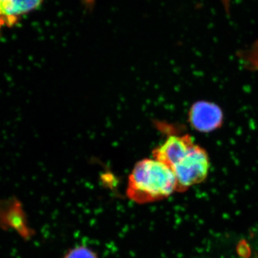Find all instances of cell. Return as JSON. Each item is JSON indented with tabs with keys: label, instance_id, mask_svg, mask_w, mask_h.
<instances>
[{
	"label": "cell",
	"instance_id": "2",
	"mask_svg": "<svg viewBox=\"0 0 258 258\" xmlns=\"http://www.w3.org/2000/svg\"><path fill=\"white\" fill-rule=\"evenodd\" d=\"M210 166L206 150L195 144L187 154L170 168L175 175L177 191H184L203 182L208 176Z\"/></svg>",
	"mask_w": 258,
	"mask_h": 258
},
{
	"label": "cell",
	"instance_id": "3",
	"mask_svg": "<svg viewBox=\"0 0 258 258\" xmlns=\"http://www.w3.org/2000/svg\"><path fill=\"white\" fill-rule=\"evenodd\" d=\"M189 120L195 130L209 133L221 126L223 123V113L215 103L200 101L190 108Z\"/></svg>",
	"mask_w": 258,
	"mask_h": 258
},
{
	"label": "cell",
	"instance_id": "1",
	"mask_svg": "<svg viewBox=\"0 0 258 258\" xmlns=\"http://www.w3.org/2000/svg\"><path fill=\"white\" fill-rule=\"evenodd\" d=\"M177 191V182L172 170L155 159L139 161L128 178L126 195L139 204L164 200Z\"/></svg>",
	"mask_w": 258,
	"mask_h": 258
},
{
	"label": "cell",
	"instance_id": "4",
	"mask_svg": "<svg viewBox=\"0 0 258 258\" xmlns=\"http://www.w3.org/2000/svg\"><path fill=\"white\" fill-rule=\"evenodd\" d=\"M189 134L169 136L167 139L153 152L154 159L164 163L171 168L175 163L189 152L195 145Z\"/></svg>",
	"mask_w": 258,
	"mask_h": 258
},
{
	"label": "cell",
	"instance_id": "6",
	"mask_svg": "<svg viewBox=\"0 0 258 258\" xmlns=\"http://www.w3.org/2000/svg\"><path fill=\"white\" fill-rule=\"evenodd\" d=\"M64 258H98L91 249L83 246L71 249Z\"/></svg>",
	"mask_w": 258,
	"mask_h": 258
},
{
	"label": "cell",
	"instance_id": "5",
	"mask_svg": "<svg viewBox=\"0 0 258 258\" xmlns=\"http://www.w3.org/2000/svg\"><path fill=\"white\" fill-rule=\"evenodd\" d=\"M43 0H0V23L11 25L19 17L37 9Z\"/></svg>",
	"mask_w": 258,
	"mask_h": 258
}]
</instances>
